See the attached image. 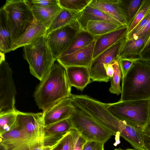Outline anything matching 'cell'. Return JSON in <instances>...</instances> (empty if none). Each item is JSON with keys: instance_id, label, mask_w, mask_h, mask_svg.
I'll return each mask as SVG.
<instances>
[{"instance_id": "cell-1", "label": "cell", "mask_w": 150, "mask_h": 150, "mask_svg": "<svg viewBox=\"0 0 150 150\" xmlns=\"http://www.w3.org/2000/svg\"><path fill=\"white\" fill-rule=\"evenodd\" d=\"M71 90L65 69L56 60L36 87L33 96L38 108L44 112L62 100L71 97Z\"/></svg>"}, {"instance_id": "cell-2", "label": "cell", "mask_w": 150, "mask_h": 150, "mask_svg": "<svg viewBox=\"0 0 150 150\" xmlns=\"http://www.w3.org/2000/svg\"><path fill=\"white\" fill-rule=\"evenodd\" d=\"M122 81L119 101L150 99V61H134Z\"/></svg>"}, {"instance_id": "cell-3", "label": "cell", "mask_w": 150, "mask_h": 150, "mask_svg": "<svg viewBox=\"0 0 150 150\" xmlns=\"http://www.w3.org/2000/svg\"><path fill=\"white\" fill-rule=\"evenodd\" d=\"M24 59L28 63L31 74L42 81L56 61L48 46L45 35L23 47Z\"/></svg>"}, {"instance_id": "cell-4", "label": "cell", "mask_w": 150, "mask_h": 150, "mask_svg": "<svg viewBox=\"0 0 150 150\" xmlns=\"http://www.w3.org/2000/svg\"><path fill=\"white\" fill-rule=\"evenodd\" d=\"M107 108L118 119L144 128L149 123L150 99L108 104Z\"/></svg>"}, {"instance_id": "cell-5", "label": "cell", "mask_w": 150, "mask_h": 150, "mask_svg": "<svg viewBox=\"0 0 150 150\" xmlns=\"http://www.w3.org/2000/svg\"><path fill=\"white\" fill-rule=\"evenodd\" d=\"M2 7L6 13L13 43L28 29L35 18L30 6L25 0H7Z\"/></svg>"}, {"instance_id": "cell-6", "label": "cell", "mask_w": 150, "mask_h": 150, "mask_svg": "<svg viewBox=\"0 0 150 150\" xmlns=\"http://www.w3.org/2000/svg\"><path fill=\"white\" fill-rule=\"evenodd\" d=\"M75 106V110L69 120L73 129L86 141L105 144L113 135L91 116Z\"/></svg>"}, {"instance_id": "cell-7", "label": "cell", "mask_w": 150, "mask_h": 150, "mask_svg": "<svg viewBox=\"0 0 150 150\" xmlns=\"http://www.w3.org/2000/svg\"><path fill=\"white\" fill-rule=\"evenodd\" d=\"M13 72L5 60L4 53L0 52V115L14 112L15 107L16 87Z\"/></svg>"}, {"instance_id": "cell-8", "label": "cell", "mask_w": 150, "mask_h": 150, "mask_svg": "<svg viewBox=\"0 0 150 150\" xmlns=\"http://www.w3.org/2000/svg\"><path fill=\"white\" fill-rule=\"evenodd\" d=\"M82 29L76 20L45 35L48 46L55 60L68 48L76 35Z\"/></svg>"}, {"instance_id": "cell-9", "label": "cell", "mask_w": 150, "mask_h": 150, "mask_svg": "<svg viewBox=\"0 0 150 150\" xmlns=\"http://www.w3.org/2000/svg\"><path fill=\"white\" fill-rule=\"evenodd\" d=\"M18 129L24 130L31 136L33 149L45 145L46 132L43 112H24L17 110Z\"/></svg>"}, {"instance_id": "cell-10", "label": "cell", "mask_w": 150, "mask_h": 150, "mask_svg": "<svg viewBox=\"0 0 150 150\" xmlns=\"http://www.w3.org/2000/svg\"><path fill=\"white\" fill-rule=\"evenodd\" d=\"M124 40L118 42L93 59L88 68L93 81L107 82L109 81L110 78L106 74L104 66L117 59Z\"/></svg>"}, {"instance_id": "cell-11", "label": "cell", "mask_w": 150, "mask_h": 150, "mask_svg": "<svg viewBox=\"0 0 150 150\" xmlns=\"http://www.w3.org/2000/svg\"><path fill=\"white\" fill-rule=\"evenodd\" d=\"M0 137V144L5 150H31L33 148L31 136L23 130H14Z\"/></svg>"}, {"instance_id": "cell-12", "label": "cell", "mask_w": 150, "mask_h": 150, "mask_svg": "<svg viewBox=\"0 0 150 150\" xmlns=\"http://www.w3.org/2000/svg\"><path fill=\"white\" fill-rule=\"evenodd\" d=\"M75 107L71 97L62 100L43 112L46 127L56 122L69 119L74 112Z\"/></svg>"}, {"instance_id": "cell-13", "label": "cell", "mask_w": 150, "mask_h": 150, "mask_svg": "<svg viewBox=\"0 0 150 150\" xmlns=\"http://www.w3.org/2000/svg\"><path fill=\"white\" fill-rule=\"evenodd\" d=\"M96 40V39H95ZM95 40L87 46L57 59L64 68L70 66L89 67L93 59Z\"/></svg>"}, {"instance_id": "cell-14", "label": "cell", "mask_w": 150, "mask_h": 150, "mask_svg": "<svg viewBox=\"0 0 150 150\" xmlns=\"http://www.w3.org/2000/svg\"><path fill=\"white\" fill-rule=\"evenodd\" d=\"M88 5L101 11L125 26L129 24L121 0H91Z\"/></svg>"}, {"instance_id": "cell-15", "label": "cell", "mask_w": 150, "mask_h": 150, "mask_svg": "<svg viewBox=\"0 0 150 150\" xmlns=\"http://www.w3.org/2000/svg\"><path fill=\"white\" fill-rule=\"evenodd\" d=\"M128 33V27L125 26L96 37L93 59L118 42L125 39Z\"/></svg>"}, {"instance_id": "cell-16", "label": "cell", "mask_w": 150, "mask_h": 150, "mask_svg": "<svg viewBox=\"0 0 150 150\" xmlns=\"http://www.w3.org/2000/svg\"><path fill=\"white\" fill-rule=\"evenodd\" d=\"M47 28L35 19L29 27L13 42L11 51L30 44L41 37L45 35Z\"/></svg>"}, {"instance_id": "cell-17", "label": "cell", "mask_w": 150, "mask_h": 150, "mask_svg": "<svg viewBox=\"0 0 150 150\" xmlns=\"http://www.w3.org/2000/svg\"><path fill=\"white\" fill-rule=\"evenodd\" d=\"M150 36L123 40L118 57L127 59H139L140 54Z\"/></svg>"}, {"instance_id": "cell-18", "label": "cell", "mask_w": 150, "mask_h": 150, "mask_svg": "<svg viewBox=\"0 0 150 150\" xmlns=\"http://www.w3.org/2000/svg\"><path fill=\"white\" fill-rule=\"evenodd\" d=\"M68 79L71 86L83 91L91 83L88 67L70 66L65 68Z\"/></svg>"}, {"instance_id": "cell-19", "label": "cell", "mask_w": 150, "mask_h": 150, "mask_svg": "<svg viewBox=\"0 0 150 150\" xmlns=\"http://www.w3.org/2000/svg\"><path fill=\"white\" fill-rule=\"evenodd\" d=\"M77 20L81 28L85 30L88 22L91 21H105L122 25L107 14L89 5L78 13Z\"/></svg>"}, {"instance_id": "cell-20", "label": "cell", "mask_w": 150, "mask_h": 150, "mask_svg": "<svg viewBox=\"0 0 150 150\" xmlns=\"http://www.w3.org/2000/svg\"><path fill=\"white\" fill-rule=\"evenodd\" d=\"M29 6L35 19L42 24L47 29L62 9L59 4L50 7Z\"/></svg>"}, {"instance_id": "cell-21", "label": "cell", "mask_w": 150, "mask_h": 150, "mask_svg": "<svg viewBox=\"0 0 150 150\" xmlns=\"http://www.w3.org/2000/svg\"><path fill=\"white\" fill-rule=\"evenodd\" d=\"M12 41L6 12L2 7L0 9V50L5 53L11 51Z\"/></svg>"}, {"instance_id": "cell-22", "label": "cell", "mask_w": 150, "mask_h": 150, "mask_svg": "<svg viewBox=\"0 0 150 150\" xmlns=\"http://www.w3.org/2000/svg\"><path fill=\"white\" fill-rule=\"evenodd\" d=\"M96 39L86 30L82 29L77 34L68 48L60 56L71 53L84 48L90 44Z\"/></svg>"}, {"instance_id": "cell-23", "label": "cell", "mask_w": 150, "mask_h": 150, "mask_svg": "<svg viewBox=\"0 0 150 150\" xmlns=\"http://www.w3.org/2000/svg\"><path fill=\"white\" fill-rule=\"evenodd\" d=\"M125 26L113 22L105 21H90L87 25L86 30L96 37L106 34Z\"/></svg>"}, {"instance_id": "cell-24", "label": "cell", "mask_w": 150, "mask_h": 150, "mask_svg": "<svg viewBox=\"0 0 150 150\" xmlns=\"http://www.w3.org/2000/svg\"><path fill=\"white\" fill-rule=\"evenodd\" d=\"M78 13L62 9L47 29L45 35L51 31L70 24L77 20Z\"/></svg>"}, {"instance_id": "cell-25", "label": "cell", "mask_w": 150, "mask_h": 150, "mask_svg": "<svg viewBox=\"0 0 150 150\" xmlns=\"http://www.w3.org/2000/svg\"><path fill=\"white\" fill-rule=\"evenodd\" d=\"M17 110L0 115V136L18 129Z\"/></svg>"}, {"instance_id": "cell-26", "label": "cell", "mask_w": 150, "mask_h": 150, "mask_svg": "<svg viewBox=\"0 0 150 150\" xmlns=\"http://www.w3.org/2000/svg\"><path fill=\"white\" fill-rule=\"evenodd\" d=\"M112 63L114 71L112 77L110 79L111 84L109 91L111 93L119 95L122 93L120 86V80L122 78L121 71L117 58Z\"/></svg>"}, {"instance_id": "cell-27", "label": "cell", "mask_w": 150, "mask_h": 150, "mask_svg": "<svg viewBox=\"0 0 150 150\" xmlns=\"http://www.w3.org/2000/svg\"><path fill=\"white\" fill-rule=\"evenodd\" d=\"M73 129L69 119L64 120L46 127V133L53 135H62Z\"/></svg>"}, {"instance_id": "cell-28", "label": "cell", "mask_w": 150, "mask_h": 150, "mask_svg": "<svg viewBox=\"0 0 150 150\" xmlns=\"http://www.w3.org/2000/svg\"><path fill=\"white\" fill-rule=\"evenodd\" d=\"M78 133L72 129L64 134L54 150H74Z\"/></svg>"}, {"instance_id": "cell-29", "label": "cell", "mask_w": 150, "mask_h": 150, "mask_svg": "<svg viewBox=\"0 0 150 150\" xmlns=\"http://www.w3.org/2000/svg\"><path fill=\"white\" fill-rule=\"evenodd\" d=\"M91 0H59V5L63 8L78 13L89 5Z\"/></svg>"}, {"instance_id": "cell-30", "label": "cell", "mask_w": 150, "mask_h": 150, "mask_svg": "<svg viewBox=\"0 0 150 150\" xmlns=\"http://www.w3.org/2000/svg\"><path fill=\"white\" fill-rule=\"evenodd\" d=\"M143 0H121L129 24L139 9Z\"/></svg>"}, {"instance_id": "cell-31", "label": "cell", "mask_w": 150, "mask_h": 150, "mask_svg": "<svg viewBox=\"0 0 150 150\" xmlns=\"http://www.w3.org/2000/svg\"><path fill=\"white\" fill-rule=\"evenodd\" d=\"M150 11V0H143L133 20L128 26L130 32Z\"/></svg>"}, {"instance_id": "cell-32", "label": "cell", "mask_w": 150, "mask_h": 150, "mask_svg": "<svg viewBox=\"0 0 150 150\" xmlns=\"http://www.w3.org/2000/svg\"><path fill=\"white\" fill-rule=\"evenodd\" d=\"M29 5L43 7H50L59 4V0H25Z\"/></svg>"}, {"instance_id": "cell-33", "label": "cell", "mask_w": 150, "mask_h": 150, "mask_svg": "<svg viewBox=\"0 0 150 150\" xmlns=\"http://www.w3.org/2000/svg\"><path fill=\"white\" fill-rule=\"evenodd\" d=\"M117 59L121 71L122 77L125 76L133 63L138 60L120 58L118 56Z\"/></svg>"}, {"instance_id": "cell-34", "label": "cell", "mask_w": 150, "mask_h": 150, "mask_svg": "<svg viewBox=\"0 0 150 150\" xmlns=\"http://www.w3.org/2000/svg\"><path fill=\"white\" fill-rule=\"evenodd\" d=\"M103 143L93 141H86L83 150H104Z\"/></svg>"}, {"instance_id": "cell-35", "label": "cell", "mask_w": 150, "mask_h": 150, "mask_svg": "<svg viewBox=\"0 0 150 150\" xmlns=\"http://www.w3.org/2000/svg\"><path fill=\"white\" fill-rule=\"evenodd\" d=\"M150 36V18L145 25L131 39H136L144 36Z\"/></svg>"}, {"instance_id": "cell-36", "label": "cell", "mask_w": 150, "mask_h": 150, "mask_svg": "<svg viewBox=\"0 0 150 150\" xmlns=\"http://www.w3.org/2000/svg\"><path fill=\"white\" fill-rule=\"evenodd\" d=\"M139 59L150 61V37L140 53Z\"/></svg>"}, {"instance_id": "cell-37", "label": "cell", "mask_w": 150, "mask_h": 150, "mask_svg": "<svg viewBox=\"0 0 150 150\" xmlns=\"http://www.w3.org/2000/svg\"><path fill=\"white\" fill-rule=\"evenodd\" d=\"M86 141L78 133L76 138L74 150H83V145Z\"/></svg>"}, {"instance_id": "cell-38", "label": "cell", "mask_w": 150, "mask_h": 150, "mask_svg": "<svg viewBox=\"0 0 150 150\" xmlns=\"http://www.w3.org/2000/svg\"><path fill=\"white\" fill-rule=\"evenodd\" d=\"M62 137L58 142L54 145H44L39 146L31 150H54L59 144Z\"/></svg>"}, {"instance_id": "cell-39", "label": "cell", "mask_w": 150, "mask_h": 150, "mask_svg": "<svg viewBox=\"0 0 150 150\" xmlns=\"http://www.w3.org/2000/svg\"><path fill=\"white\" fill-rule=\"evenodd\" d=\"M107 75L110 78H111L114 73V69L112 62L107 65L104 66Z\"/></svg>"}, {"instance_id": "cell-40", "label": "cell", "mask_w": 150, "mask_h": 150, "mask_svg": "<svg viewBox=\"0 0 150 150\" xmlns=\"http://www.w3.org/2000/svg\"><path fill=\"white\" fill-rule=\"evenodd\" d=\"M142 137L145 148L146 150H150V137L143 134Z\"/></svg>"}, {"instance_id": "cell-41", "label": "cell", "mask_w": 150, "mask_h": 150, "mask_svg": "<svg viewBox=\"0 0 150 150\" xmlns=\"http://www.w3.org/2000/svg\"><path fill=\"white\" fill-rule=\"evenodd\" d=\"M143 134L150 137V123H149L143 129Z\"/></svg>"}, {"instance_id": "cell-42", "label": "cell", "mask_w": 150, "mask_h": 150, "mask_svg": "<svg viewBox=\"0 0 150 150\" xmlns=\"http://www.w3.org/2000/svg\"><path fill=\"white\" fill-rule=\"evenodd\" d=\"M122 150H136V149H125V150H123V149H122Z\"/></svg>"}, {"instance_id": "cell-43", "label": "cell", "mask_w": 150, "mask_h": 150, "mask_svg": "<svg viewBox=\"0 0 150 150\" xmlns=\"http://www.w3.org/2000/svg\"><path fill=\"white\" fill-rule=\"evenodd\" d=\"M114 150H122V149L120 148H118L115 149Z\"/></svg>"}, {"instance_id": "cell-44", "label": "cell", "mask_w": 150, "mask_h": 150, "mask_svg": "<svg viewBox=\"0 0 150 150\" xmlns=\"http://www.w3.org/2000/svg\"><path fill=\"white\" fill-rule=\"evenodd\" d=\"M149 123H150V117H149Z\"/></svg>"}]
</instances>
